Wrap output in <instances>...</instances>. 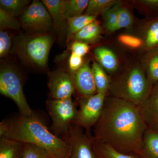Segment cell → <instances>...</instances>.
<instances>
[{
    "label": "cell",
    "instance_id": "6da1fadb",
    "mask_svg": "<svg viewBox=\"0 0 158 158\" xmlns=\"http://www.w3.org/2000/svg\"><path fill=\"white\" fill-rule=\"evenodd\" d=\"M93 128L97 140L119 152L138 156L148 127L139 106L113 96L106 98Z\"/></svg>",
    "mask_w": 158,
    "mask_h": 158
},
{
    "label": "cell",
    "instance_id": "7a4b0ae2",
    "mask_svg": "<svg viewBox=\"0 0 158 158\" xmlns=\"http://www.w3.org/2000/svg\"><path fill=\"white\" fill-rule=\"evenodd\" d=\"M0 137L23 143L35 144L45 149L52 158H69L71 147L54 135L35 112L30 116L19 113L1 122Z\"/></svg>",
    "mask_w": 158,
    "mask_h": 158
},
{
    "label": "cell",
    "instance_id": "3957f363",
    "mask_svg": "<svg viewBox=\"0 0 158 158\" xmlns=\"http://www.w3.org/2000/svg\"><path fill=\"white\" fill-rule=\"evenodd\" d=\"M152 87L144 69L135 66L111 81L109 91L114 97L139 106L147 98Z\"/></svg>",
    "mask_w": 158,
    "mask_h": 158
},
{
    "label": "cell",
    "instance_id": "277c9868",
    "mask_svg": "<svg viewBox=\"0 0 158 158\" xmlns=\"http://www.w3.org/2000/svg\"><path fill=\"white\" fill-rule=\"evenodd\" d=\"M53 42V38L49 34L23 36L18 40L14 48L15 52L23 61L40 68H44L47 65Z\"/></svg>",
    "mask_w": 158,
    "mask_h": 158
},
{
    "label": "cell",
    "instance_id": "5b68a950",
    "mask_svg": "<svg viewBox=\"0 0 158 158\" xmlns=\"http://www.w3.org/2000/svg\"><path fill=\"white\" fill-rule=\"evenodd\" d=\"M0 92L15 103L22 115L30 116L34 112L24 94L22 77L10 65H5L1 69Z\"/></svg>",
    "mask_w": 158,
    "mask_h": 158
},
{
    "label": "cell",
    "instance_id": "8992f818",
    "mask_svg": "<svg viewBox=\"0 0 158 158\" xmlns=\"http://www.w3.org/2000/svg\"><path fill=\"white\" fill-rule=\"evenodd\" d=\"M46 106L52 121L51 131L60 138L74 123L78 109L72 98L59 100L50 99L47 101Z\"/></svg>",
    "mask_w": 158,
    "mask_h": 158
},
{
    "label": "cell",
    "instance_id": "52a82bcc",
    "mask_svg": "<svg viewBox=\"0 0 158 158\" xmlns=\"http://www.w3.org/2000/svg\"><path fill=\"white\" fill-rule=\"evenodd\" d=\"M106 96L107 94L97 93L79 99L80 107L73 125L90 133L101 116Z\"/></svg>",
    "mask_w": 158,
    "mask_h": 158
},
{
    "label": "cell",
    "instance_id": "ba28073f",
    "mask_svg": "<svg viewBox=\"0 0 158 158\" xmlns=\"http://www.w3.org/2000/svg\"><path fill=\"white\" fill-rule=\"evenodd\" d=\"M61 138L70 145L69 158H98L93 148V136L82 128L73 125Z\"/></svg>",
    "mask_w": 158,
    "mask_h": 158
},
{
    "label": "cell",
    "instance_id": "9c48e42d",
    "mask_svg": "<svg viewBox=\"0 0 158 158\" xmlns=\"http://www.w3.org/2000/svg\"><path fill=\"white\" fill-rule=\"evenodd\" d=\"M20 21L26 28L36 32L48 31L53 21L48 10L42 1H34L21 15Z\"/></svg>",
    "mask_w": 158,
    "mask_h": 158
},
{
    "label": "cell",
    "instance_id": "30bf717a",
    "mask_svg": "<svg viewBox=\"0 0 158 158\" xmlns=\"http://www.w3.org/2000/svg\"><path fill=\"white\" fill-rule=\"evenodd\" d=\"M48 85L50 98L53 99L72 98L75 90L72 76L64 70H58L49 73Z\"/></svg>",
    "mask_w": 158,
    "mask_h": 158
},
{
    "label": "cell",
    "instance_id": "8fae6325",
    "mask_svg": "<svg viewBox=\"0 0 158 158\" xmlns=\"http://www.w3.org/2000/svg\"><path fill=\"white\" fill-rule=\"evenodd\" d=\"M72 77L75 89L81 98L87 97L97 93L92 68L88 63H84Z\"/></svg>",
    "mask_w": 158,
    "mask_h": 158
},
{
    "label": "cell",
    "instance_id": "7c38bea8",
    "mask_svg": "<svg viewBox=\"0 0 158 158\" xmlns=\"http://www.w3.org/2000/svg\"><path fill=\"white\" fill-rule=\"evenodd\" d=\"M139 108L148 128L158 131V83Z\"/></svg>",
    "mask_w": 158,
    "mask_h": 158
},
{
    "label": "cell",
    "instance_id": "4fadbf2b",
    "mask_svg": "<svg viewBox=\"0 0 158 158\" xmlns=\"http://www.w3.org/2000/svg\"><path fill=\"white\" fill-rule=\"evenodd\" d=\"M94 56L98 63L105 70L114 73L118 69V62L116 54L105 46H99L94 50Z\"/></svg>",
    "mask_w": 158,
    "mask_h": 158
},
{
    "label": "cell",
    "instance_id": "5bb4252c",
    "mask_svg": "<svg viewBox=\"0 0 158 158\" xmlns=\"http://www.w3.org/2000/svg\"><path fill=\"white\" fill-rule=\"evenodd\" d=\"M138 156L139 158H158V131L148 128Z\"/></svg>",
    "mask_w": 158,
    "mask_h": 158
},
{
    "label": "cell",
    "instance_id": "9a60e30c",
    "mask_svg": "<svg viewBox=\"0 0 158 158\" xmlns=\"http://www.w3.org/2000/svg\"><path fill=\"white\" fill-rule=\"evenodd\" d=\"M143 62L148 80L153 86L158 83V47L148 51Z\"/></svg>",
    "mask_w": 158,
    "mask_h": 158
},
{
    "label": "cell",
    "instance_id": "2e32d148",
    "mask_svg": "<svg viewBox=\"0 0 158 158\" xmlns=\"http://www.w3.org/2000/svg\"><path fill=\"white\" fill-rule=\"evenodd\" d=\"M42 2L50 15L54 27L58 30L62 29L66 20L64 11L65 1L43 0Z\"/></svg>",
    "mask_w": 158,
    "mask_h": 158
},
{
    "label": "cell",
    "instance_id": "e0dca14e",
    "mask_svg": "<svg viewBox=\"0 0 158 158\" xmlns=\"http://www.w3.org/2000/svg\"><path fill=\"white\" fill-rule=\"evenodd\" d=\"M24 143L9 138L0 139V158H22Z\"/></svg>",
    "mask_w": 158,
    "mask_h": 158
},
{
    "label": "cell",
    "instance_id": "ac0fdd59",
    "mask_svg": "<svg viewBox=\"0 0 158 158\" xmlns=\"http://www.w3.org/2000/svg\"><path fill=\"white\" fill-rule=\"evenodd\" d=\"M101 34V27L96 20L86 26L72 37L75 41H81L88 44H94L100 40Z\"/></svg>",
    "mask_w": 158,
    "mask_h": 158
},
{
    "label": "cell",
    "instance_id": "d6986e66",
    "mask_svg": "<svg viewBox=\"0 0 158 158\" xmlns=\"http://www.w3.org/2000/svg\"><path fill=\"white\" fill-rule=\"evenodd\" d=\"M93 148L98 158H139L138 155L119 152L108 144L92 138Z\"/></svg>",
    "mask_w": 158,
    "mask_h": 158
},
{
    "label": "cell",
    "instance_id": "ffe728a7",
    "mask_svg": "<svg viewBox=\"0 0 158 158\" xmlns=\"http://www.w3.org/2000/svg\"><path fill=\"white\" fill-rule=\"evenodd\" d=\"M91 68L97 93L107 94L110 90L111 80L105 69L95 62H93Z\"/></svg>",
    "mask_w": 158,
    "mask_h": 158
},
{
    "label": "cell",
    "instance_id": "44dd1931",
    "mask_svg": "<svg viewBox=\"0 0 158 158\" xmlns=\"http://www.w3.org/2000/svg\"><path fill=\"white\" fill-rule=\"evenodd\" d=\"M96 17L85 14L67 20V37H73L86 26L96 20Z\"/></svg>",
    "mask_w": 158,
    "mask_h": 158
},
{
    "label": "cell",
    "instance_id": "7402d4cb",
    "mask_svg": "<svg viewBox=\"0 0 158 158\" xmlns=\"http://www.w3.org/2000/svg\"><path fill=\"white\" fill-rule=\"evenodd\" d=\"M144 47L147 51L158 47V18L148 24L144 33Z\"/></svg>",
    "mask_w": 158,
    "mask_h": 158
},
{
    "label": "cell",
    "instance_id": "603a6c76",
    "mask_svg": "<svg viewBox=\"0 0 158 158\" xmlns=\"http://www.w3.org/2000/svg\"><path fill=\"white\" fill-rule=\"evenodd\" d=\"M121 6V3L118 1L102 14L105 28L110 33L116 31L118 13Z\"/></svg>",
    "mask_w": 158,
    "mask_h": 158
},
{
    "label": "cell",
    "instance_id": "cb8c5ba5",
    "mask_svg": "<svg viewBox=\"0 0 158 158\" xmlns=\"http://www.w3.org/2000/svg\"><path fill=\"white\" fill-rule=\"evenodd\" d=\"M88 0H67L64 2V11L66 20L82 15L88 6Z\"/></svg>",
    "mask_w": 158,
    "mask_h": 158
},
{
    "label": "cell",
    "instance_id": "d4e9b609",
    "mask_svg": "<svg viewBox=\"0 0 158 158\" xmlns=\"http://www.w3.org/2000/svg\"><path fill=\"white\" fill-rule=\"evenodd\" d=\"M29 2L27 0H1L0 9L15 17L21 15Z\"/></svg>",
    "mask_w": 158,
    "mask_h": 158
},
{
    "label": "cell",
    "instance_id": "484cf974",
    "mask_svg": "<svg viewBox=\"0 0 158 158\" xmlns=\"http://www.w3.org/2000/svg\"><path fill=\"white\" fill-rule=\"evenodd\" d=\"M117 2L115 0H90L85 14L97 17L99 15L102 14Z\"/></svg>",
    "mask_w": 158,
    "mask_h": 158
},
{
    "label": "cell",
    "instance_id": "4316f807",
    "mask_svg": "<svg viewBox=\"0 0 158 158\" xmlns=\"http://www.w3.org/2000/svg\"><path fill=\"white\" fill-rule=\"evenodd\" d=\"M22 158H52L45 149L35 144L24 143Z\"/></svg>",
    "mask_w": 158,
    "mask_h": 158
},
{
    "label": "cell",
    "instance_id": "83f0119b",
    "mask_svg": "<svg viewBox=\"0 0 158 158\" xmlns=\"http://www.w3.org/2000/svg\"><path fill=\"white\" fill-rule=\"evenodd\" d=\"M133 23V18L131 12L127 8L122 6L119 9L116 31L121 29L130 28Z\"/></svg>",
    "mask_w": 158,
    "mask_h": 158
},
{
    "label": "cell",
    "instance_id": "f1b7e54d",
    "mask_svg": "<svg viewBox=\"0 0 158 158\" xmlns=\"http://www.w3.org/2000/svg\"><path fill=\"white\" fill-rule=\"evenodd\" d=\"M118 42L129 48L137 49L144 46V42L140 37L127 34H121L118 37Z\"/></svg>",
    "mask_w": 158,
    "mask_h": 158
},
{
    "label": "cell",
    "instance_id": "f546056e",
    "mask_svg": "<svg viewBox=\"0 0 158 158\" xmlns=\"http://www.w3.org/2000/svg\"><path fill=\"white\" fill-rule=\"evenodd\" d=\"M0 26L2 28L18 30L20 23L14 16L0 9Z\"/></svg>",
    "mask_w": 158,
    "mask_h": 158
},
{
    "label": "cell",
    "instance_id": "4dcf8cb0",
    "mask_svg": "<svg viewBox=\"0 0 158 158\" xmlns=\"http://www.w3.org/2000/svg\"><path fill=\"white\" fill-rule=\"evenodd\" d=\"M11 37L10 34L6 32L1 31L0 32V57H5L9 54L11 48Z\"/></svg>",
    "mask_w": 158,
    "mask_h": 158
},
{
    "label": "cell",
    "instance_id": "1f68e13d",
    "mask_svg": "<svg viewBox=\"0 0 158 158\" xmlns=\"http://www.w3.org/2000/svg\"><path fill=\"white\" fill-rule=\"evenodd\" d=\"M72 53L83 57L88 54L90 50L88 44L80 41H75L71 47Z\"/></svg>",
    "mask_w": 158,
    "mask_h": 158
},
{
    "label": "cell",
    "instance_id": "d6a6232c",
    "mask_svg": "<svg viewBox=\"0 0 158 158\" xmlns=\"http://www.w3.org/2000/svg\"><path fill=\"white\" fill-rule=\"evenodd\" d=\"M83 57L72 53L69 59V67L73 73L78 70L83 65Z\"/></svg>",
    "mask_w": 158,
    "mask_h": 158
},
{
    "label": "cell",
    "instance_id": "836d02e7",
    "mask_svg": "<svg viewBox=\"0 0 158 158\" xmlns=\"http://www.w3.org/2000/svg\"><path fill=\"white\" fill-rule=\"evenodd\" d=\"M139 2L147 7L153 8H158V0H142Z\"/></svg>",
    "mask_w": 158,
    "mask_h": 158
}]
</instances>
